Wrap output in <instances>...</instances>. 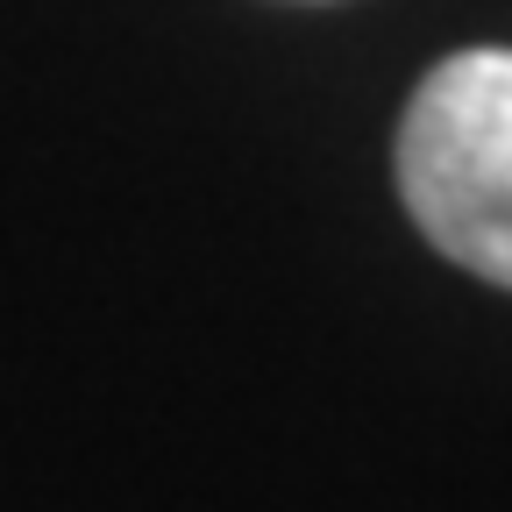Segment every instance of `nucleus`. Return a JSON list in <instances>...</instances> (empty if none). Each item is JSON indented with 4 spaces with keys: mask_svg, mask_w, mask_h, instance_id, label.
<instances>
[{
    "mask_svg": "<svg viewBox=\"0 0 512 512\" xmlns=\"http://www.w3.org/2000/svg\"><path fill=\"white\" fill-rule=\"evenodd\" d=\"M399 192L448 264L512 292V50H456L413 86Z\"/></svg>",
    "mask_w": 512,
    "mask_h": 512,
    "instance_id": "1",
    "label": "nucleus"
}]
</instances>
